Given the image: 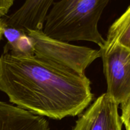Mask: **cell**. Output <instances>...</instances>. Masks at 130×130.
Returning a JSON list of instances; mask_svg holds the SVG:
<instances>
[{
    "label": "cell",
    "instance_id": "6da1fadb",
    "mask_svg": "<svg viewBox=\"0 0 130 130\" xmlns=\"http://www.w3.org/2000/svg\"><path fill=\"white\" fill-rule=\"evenodd\" d=\"M0 90L19 107L58 120L80 115L93 99L86 75L6 46L0 57Z\"/></svg>",
    "mask_w": 130,
    "mask_h": 130
},
{
    "label": "cell",
    "instance_id": "7a4b0ae2",
    "mask_svg": "<svg viewBox=\"0 0 130 130\" xmlns=\"http://www.w3.org/2000/svg\"><path fill=\"white\" fill-rule=\"evenodd\" d=\"M110 0H60L53 3L43 31L47 36L69 43L86 41L102 48L105 40L98 23Z\"/></svg>",
    "mask_w": 130,
    "mask_h": 130
},
{
    "label": "cell",
    "instance_id": "3957f363",
    "mask_svg": "<svg viewBox=\"0 0 130 130\" xmlns=\"http://www.w3.org/2000/svg\"><path fill=\"white\" fill-rule=\"evenodd\" d=\"M30 41L34 55L79 75L101 57L100 50L76 46L48 37L43 30L24 32Z\"/></svg>",
    "mask_w": 130,
    "mask_h": 130
},
{
    "label": "cell",
    "instance_id": "277c9868",
    "mask_svg": "<svg viewBox=\"0 0 130 130\" xmlns=\"http://www.w3.org/2000/svg\"><path fill=\"white\" fill-rule=\"evenodd\" d=\"M107 85V93L118 105L130 96V50L118 43L100 49Z\"/></svg>",
    "mask_w": 130,
    "mask_h": 130
},
{
    "label": "cell",
    "instance_id": "5b68a950",
    "mask_svg": "<svg viewBox=\"0 0 130 130\" xmlns=\"http://www.w3.org/2000/svg\"><path fill=\"white\" fill-rule=\"evenodd\" d=\"M118 106L107 93L79 115L72 130H122Z\"/></svg>",
    "mask_w": 130,
    "mask_h": 130
},
{
    "label": "cell",
    "instance_id": "8992f818",
    "mask_svg": "<svg viewBox=\"0 0 130 130\" xmlns=\"http://www.w3.org/2000/svg\"><path fill=\"white\" fill-rule=\"evenodd\" d=\"M54 0H25L17 10L3 18V25L23 32L43 30L45 19Z\"/></svg>",
    "mask_w": 130,
    "mask_h": 130
},
{
    "label": "cell",
    "instance_id": "52a82bcc",
    "mask_svg": "<svg viewBox=\"0 0 130 130\" xmlns=\"http://www.w3.org/2000/svg\"><path fill=\"white\" fill-rule=\"evenodd\" d=\"M0 130H50L43 116L0 101Z\"/></svg>",
    "mask_w": 130,
    "mask_h": 130
},
{
    "label": "cell",
    "instance_id": "ba28073f",
    "mask_svg": "<svg viewBox=\"0 0 130 130\" xmlns=\"http://www.w3.org/2000/svg\"><path fill=\"white\" fill-rule=\"evenodd\" d=\"M105 40L104 46L118 43L130 50V6L109 27Z\"/></svg>",
    "mask_w": 130,
    "mask_h": 130
},
{
    "label": "cell",
    "instance_id": "9c48e42d",
    "mask_svg": "<svg viewBox=\"0 0 130 130\" xmlns=\"http://www.w3.org/2000/svg\"><path fill=\"white\" fill-rule=\"evenodd\" d=\"M121 115L120 118L126 130H130V96L121 104Z\"/></svg>",
    "mask_w": 130,
    "mask_h": 130
},
{
    "label": "cell",
    "instance_id": "30bf717a",
    "mask_svg": "<svg viewBox=\"0 0 130 130\" xmlns=\"http://www.w3.org/2000/svg\"><path fill=\"white\" fill-rule=\"evenodd\" d=\"M15 0H0V17H3L8 12Z\"/></svg>",
    "mask_w": 130,
    "mask_h": 130
},
{
    "label": "cell",
    "instance_id": "8fae6325",
    "mask_svg": "<svg viewBox=\"0 0 130 130\" xmlns=\"http://www.w3.org/2000/svg\"><path fill=\"white\" fill-rule=\"evenodd\" d=\"M3 24L2 17H0V39L3 36Z\"/></svg>",
    "mask_w": 130,
    "mask_h": 130
}]
</instances>
